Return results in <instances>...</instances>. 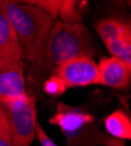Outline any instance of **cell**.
I'll list each match as a JSON object with an SVG mask.
<instances>
[{
    "mask_svg": "<svg viewBox=\"0 0 131 146\" xmlns=\"http://www.w3.org/2000/svg\"><path fill=\"white\" fill-rule=\"evenodd\" d=\"M0 11L7 17L13 27L23 60L33 66L41 58L51 31L54 26V19L42 9L25 1L0 0Z\"/></svg>",
    "mask_w": 131,
    "mask_h": 146,
    "instance_id": "1",
    "label": "cell"
},
{
    "mask_svg": "<svg viewBox=\"0 0 131 146\" xmlns=\"http://www.w3.org/2000/svg\"><path fill=\"white\" fill-rule=\"evenodd\" d=\"M96 53L92 38L82 22H54L41 58L33 70L38 76L52 75L57 67L77 57H92Z\"/></svg>",
    "mask_w": 131,
    "mask_h": 146,
    "instance_id": "2",
    "label": "cell"
},
{
    "mask_svg": "<svg viewBox=\"0 0 131 146\" xmlns=\"http://www.w3.org/2000/svg\"><path fill=\"white\" fill-rule=\"evenodd\" d=\"M49 123L61 130L67 146H125L103 132L95 116L80 106L59 102Z\"/></svg>",
    "mask_w": 131,
    "mask_h": 146,
    "instance_id": "3",
    "label": "cell"
},
{
    "mask_svg": "<svg viewBox=\"0 0 131 146\" xmlns=\"http://www.w3.org/2000/svg\"><path fill=\"white\" fill-rule=\"evenodd\" d=\"M35 102V97L28 92L0 102V110L7 119L14 146H31L37 137Z\"/></svg>",
    "mask_w": 131,
    "mask_h": 146,
    "instance_id": "4",
    "label": "cell"
},
{
    "mask_svg": "<svg viewBox=\"0 0 131 146\" xmlns=\"http://www.w3.org/2000/svg\"><path fill=\"white\" fill-rule=\"evenodd\" d=\"M95 29L111 56L123 61L131 72V19L110 15L100 20Z\"/></svg>",
    "mask_w": 131,
    "mask_h": 146,
    "instance_id": "5",
    "label": "cell"
},
{
    "mask_svg": "<svg viewBox=\"0 0 131 146\" xmlns=\"http://www.w3.org/2000/svg\"><path fill=\"white\" fill-rule=\"evenodd\" d=\"M59 76L67 89L84 88L98 84V66L92 57H77L57 67L53 72Z\"/></svg>",
    "mask_w": 131,
    "mask_h": 146,
    "instance_id": "6",
    "label": "cell"
},
{
    "mask_svg": "<svg viewBox=\"0 0 131 146\" xmlns=\"http://www.w3.org/2000/svg\"><path fill=\"white\" fill-rule=\"evenodd\" d=\"M26 92L23 60H0V102Z\"/></svg>",
    "mask_w": 131,
    "mask_h": 146,
    "instance_id": "7",
    "label": "cell"
},
{
    "mask_svg": "<svg viewBox=\"0 0 131 146\" xmlns=\"http://www.w3.org/2000/svg\"><path fill=\"white\" fill-rule=\"evenodd\" d=\"M98 84L112 89L124 90L131 84V72L128 66L120 58L110 56L100 61Z\"/></svg>",
    "mask_w": 131,
    "mask_h": 146,
    "instance_id": "8",
    "label": "cell"
},
{
    "mask_svg": "<svg viewBox=\"0 0 131 146\" xmlns=\"http://www.w3.org/2000/svg\"><path fill=\"white\" fill-rule=\"evenodd\" d=\"M0 60H23L18 36L7 17L0 11Z\"/></svg>",
    "mask_w": 131,
    "mask_h": 146,
    "instance_id": "9",
    "label": "cell"
},
{
    "mask_svg": "<svg viewBox=\"0 0 131 146\" xmlns=\"http://www.w3.org/2000/svg\"><path fill=\"white\" fill-rule=\"evenodd\" d=\"M104 129L109 136L118 140H131V117L124 110H115L104 118Z\"/></svg>",
    "mask_w": 131,
    "mask_h": 146,
    "instance_id": "10",
    "label": "cell"
},
{
    "mask_svg": "<svg viewBox=\"0 0 131 146\" xmlns=\"http://www.w3.org/2000/svg\"><path fill=\"white\" fill-rule=\"evenodd\" d=\"M88 3L77 0H62L59 18L66 23H78L86 14Z\"/></svg>",
    "mask_w": 131,
    "mask_h": 146,
    "instance_id": "11",
    "label": "cell"
},
{
    "mask_svg": "<svg viewBox=\"0 0 131 146\" xmlns=\"http://www.w3.org/2000/svg\"><path fill=\"white\" fill-rule=\"evenodd\" d=\"M66 90H67V87L65 86V83L55 74H52L51 76H48L43 82V91L51 97L61 96Z\"/></svg>",
    "mask_w": 131,
    "mask_h": 146,
    "instance_id": "12",
    "label": "cell"
},
{
    "mask_svg": "<svg viewBox=\"0 0 131 146\" xmlns=\"http://www.w3.org/2000/svg\"><path fill=\"white\" fill-rule=\"evenodd\" d=\"M25 3L42 9L55 20L59 18L62 0H31V1H25Z\"/></svg>",
    "mask_w": 131,
    "mask_h": 146,
    "instance_id": "13",
    "label": "cell"
},
{
    "mask_svg": "<svg viewBox=\"0 0 131 146\" xmlns=\"http://www.w3.org/2000/svg\"><path fill=\"white\" fill-rule=\"evenodd\" d=\"M0 146H14L7 119L1 110H0Z\"/></svg>",
    "mask_w": 131,
    "mask_h": 146,
    "instance_id": "14",
    "label": "cell"
},
{
    "mask_svg": "<svg viewBox=\"0 0 131 146\" xmlns=\"http://www.w3.org/2000/svg\"><path fill=\"white\" fill-rule=\"evenodd\" d=\"M35 135H37V138H38V140H39L41 146H57L52 140V138L46 133L45 129L41 126V124L39 123V121L37 124V133H35Z\"/></svg>",
    "mask_w": 131,
    "mask_h": 146,
    "instance_id": "15",
    "label": "cell"
},
{
    "mask_svg": "<svg viewBox=\"0 0 131 146\" xmlns=\"http://www.w3.org/2000/svg\"><path fill=\"white\" fill-rule=\"evenodd\" d=\"M128 4H129V6H130V7H131V1H129V3H128Z\"/></svg>",
    "mask_w": 131,
    "mask_h": 146,
    "instance_id": "16",
    "label": "cell"
}]
</instances>
